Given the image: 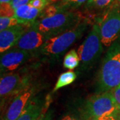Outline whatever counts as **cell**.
<instances>
[{"label": "cell", "mask_w": 120, "mask_h": 120, "mask_svg": "<svg viewBox=\"0 0 120 120\" xmlns=\"http://www.w3.org/2000/svg\"><path fill=\"white\" fill-rule=\"evenodd\" d=\"M120 85V38L109 46L97 78L98 93L111 91Z\"/></svg>", "instance_id": "6da1fadb"}, {"label": "cell", "mask_w": 120, "mask_h": 120, "mask_svg": "<svg viewBox=\"0 0 120 120\" xmlns=\"http://www.w3.org/2000/svg\"><path fill=\"white\" fill-rule=\"evenodd\" d=\"M82 20V15L79 12L69 10L38 19L35 23L47 39L72 29Z\"/></svg>", "instance_id": "7a4b0ae2"}, {"label": "cell", "mask_w": 120, "mask_h": 120, "mask_svg": "<svg viewBox=\"0 0 120 120\" xmlns=\"http://www.w3.org/2000/svg\"><path fill=\"white\" fill-rule=\"evenodd\" d=\"M87 26V21L82 20L72 29L48 38L35 53L39 56L48 57H56L63 54L69 47L82 38Z\"/></svg>", "instance_id": "3957f363"}, {"label": "cell", "mask_w": 120, "mask_h": 120, "mask_svg": "<svg viewBox=\"0 0 120 120\" xmlns=\"http://www.w3.org/2000/svg\"><path fill=\"white\" fill-rule=\"evenodd\" d=\"M120 112V107L117 105L112 91L98 93L86 101L83 112V120L117 116Z\"/></svg>", "instance_id": "277c9868"}, {"label": "cell", "mask_w": 120, "mask_h": 120, "mask_svg": "<svg viewBox=\"0 0 120 120\" xmlns=\"http://www.w3.org/2000/svg\"><path fill=\"white\" fill-rule=\"evenodd\" d=\"M102 52L103 43L100 29L98 24H95L77 50L82 70L91 68L98 61Z\"/></svg>", "instance_id": "5b68a950"}, {"label": "cell", "mask_w": 120, "mask_h": 120, "mask_svg": "<svg viewBox=\"0 0 120 120\" xmlns=\"http://www.w3.org/2000/svg\"><path fill=\"white\" fill-rule=\"evenodd\" d=\"M98 25L103 45L109 47L120 38V4L109 8Z\"/></svg>", "instance_id": "8992f818"}, {"label": "cell", "mask_w": 120, "mask_h": 120, "mask_svg": "<svg viewBox=\"0 0 120 120\" xmlns=\"http://www.w3.org/2000/svg\"><path fill=\"white\" fill-rule=\"evenodd\" d=\"M29 75L7 73L1 74L0 79V96L5 99L16 97L31 87Z\"/></svg>", "instance_id": "52a82bcc"}, {"label": "cell", "mask_w": 120, "mask_h": 120, "mask_svg": "<svg viewBox=\"0 0 120 120\" xmlns=\"http://www.w3.org/2000/svg\"><path fill=\"white\" fill-rule=\"evenodd\" d=\"M31 56V53L12 47L1 54V73H7L17 69L25 64Z\"/></svg>", "instance_id": "ba28073f"}, {"label": "cell", "mask_w": 120, "mask_h": 120, "mask_svg": "<svg viewBox=\"0 0 120 120\" xmlns=\"http://www.w3.org/2000/svg\"><path fill=\"white\" fill-rule=\"evenodd\" d=\"M46 40V37L39 31L34 23L26 30L14 47L31 53H35L43 45Z\"/></svg>", "instance_id": "9c48e42d"}, {"label": "cell", "mask_w": 120, "mask_h": 120, "mask_svg": "<svg viewBox=\"0 0 120 120\" xmlns=\"http://www.w3.org/2000/svg\"><path fill=\"white\" fill-rule=\"evenodd\" d=\"M35 89L30 87L13 98L9 105L3 120H16L25 110L27 104L34 95Z\"/></svg>", "instance_id": "30bf717a"}, {"label": "cell", "mask_w": 120, "mask_h": 120, "mask_svg": "<svg viewBox=\"0 0 120 120\" xmlns=\"http://www.w3.org/2000/svg\"><path fill=\"white\" fill-rule=\"evenodd\" d=\"M30 27L19 24L0 31L1 54L14 47L23 34Z\"/></svg>", "instance_id": "8fae6325"}, {"label": "cell", "mask_w": 120, "mask_h": 120, "mask_svg": "<svg viewBox=\"0 0 120 120\" xmlns=\"http://www.w3.org/2000/svg\"><path fill=\"white\" fill-rule=\"evenodd\" d=\"M41 11V10L28 4L16 9L15 17L20 21L22 24L30 27L38 19Z\"/></svg>", "instance_id": "7c38bea8"}, {"label": "cell", "mask_w": 120, "mask_h": 120, "mask_svg": "<svg viewBox=\"0 0 120 120\" xmlns=\"http://www.w3.org/2000/svg\"><path fill=\"white\" fill-rule=\"evenodd\" d=\"M45 111V103L44 104L38 99H31L16 120H37Z\"/></svg>", "instance_id": "4fadbf2b"}, {"label": "cell", "mask_w": 120, "mask_h": 120, "mask_svg": "<svg viewBox=\"0 0 120 120\" xmlns=\"http://www.w3.org/2000/svg\"><path fill=\"white\" fill-rule=\"evenodd\" d=\"M76 78L77 74L73 71H68L65 73H61L57 79V81L56 82L53 91L55 92L62 87L71 84L76 79Z\"/></svg>", "instance_id": "5bb4252c"}, {"label": "cell", "mask_w": 120, "mask_h": 120, "mask_svg": "<svg viewBox=\"0 0 120 120\" xmlns=\"http://www.w3.org/2000/svg\"><path fill=\"white\" fill-rule=\"evenodd\" d=\"M79 63L80 59L77 52L75 49H71L65 56L63 64L65 68L73 70L79 66Z\"/></svg>", "instance_id": "9a60e30c"}, {"label": "cell", "mask_w": 120, "mask_h": 120, "mask_svg": "<svg viewBox=\"0 0 120 120\" xmlns=\"http://www.w3.org/2000/svg\"><path fill=\"white\" fill-rule=\"evenodd\" d=\"M19 24H22V23L15 17H0V31Z\"/></svg>", "instance_id": "2e32d148"}, {"label": "cell", "mask_w": 120, "mask_h": 120, "mask_svg": "<svg viewBox=\"0 0 120 120\" xmlns=\"http://www.w3.org/2000/svg\"><path fill=\"white\" fill-rule=\"evenodd\" d=\"M113 0H88L87 6L90 8L101 9L109 7Z\"/></svg>", "instance_id": "e0dca14e"}, {"label": "cell", "mask_w": 120, "mask_h": 120, "mask_svg": "<svg viewBox=\"0 0 120 120\" xmlns=\"http://www.w3.org/2000/svg\"><path fill=\"white\" fill-rule=\"evenodd\" d=\"M0 15L1 17H13L15 15V10L13 9L11 3L0 4Z\"/></svg>", "instance_id": "ac0fdd59"}, {"label": "cell", "mask_w": 120, "mask_h": 120, "mask_svg": "<svg viewBox=\"0 0 120 120\" xmlns=\"http://www.w3.org/2000/svg\"><path fill=\"white\" fill-rule=\"evenodd\" d=\"M87 1L88 0H66L60 3H62L69 10H73Z\"/></svg>", "instance_id": "d6986e66"}, {"label": "cell", "mask_w": 120, "mask_h": 120, "mask_svg": "<svg viewBox=\"0 0 120 120\" xmlns=\"http://www.w3.org/2000/svg\"><path fill=\"white\" fill-rule=\"evenodd\" d=\"M29 4L35 8L43 11L47 6L50 4L49 0H31Z\"/></svg>", "instance_id": "ffe728a7"}, {"label": "cell", "mask_w": 120, "mask_h": 120, "mask_svg": "<svg viewBox=\"0 0 120 120\" xmlns=\"http://www.w3.org/2000/svg\"><path fill=\"white\" fill-rule=\"evenodd\" d=\"M111 91H112V95L115 99L117 105H118V107H120V85L116 87L115 89H113Z\"/></svg>", "instance_id": "44dd1931"}, {"label": "cell", "mask_w": 120, "mask_h": 120, "mask_svg": "<svg viewBox=\"0 0 120 120\" xmlns=\"http://www.w3.org/2000/svg\"><path fill=\"white\" fill-rule=\"evenodd\" d=\"M30 1L31 0H12V1L11 2V4L13 9L15 10L16 9L22 5L28 4Z\"/></svg>", "instance_id": "7402d4cb"}, {"label": "cell", "mask_w": 120, "mask_h": 120, "mask_svg": "<svg viewBox=\"0 0 120 120\" xmlns=\"http://www.w3.org/2000/svg\"><path fill=\"white\" fill-rule=\"evenodd\" d=\"M83 120H117V116H111L102 117H95V118H90Z\"/></svg>", "instance_id": "603a6c76"}, {"label": "cell", "mask_w": 120, "mask_h": 120, "mask_svg": "<svg viewBox=\"0 0 120 120\" xmlns=\"http://www.w3.org/2000/svg\"><path fill=\"white\" fill-rule=\"evenodd\" d=\"M61 120H78L77 119H76L74 116H71V115H69V114H67L64 116Z\"/></svg>", "instance_id": "cb8c5ba5"}, {"label": "cell", "mask_w": 120, "mask_h": 120, "mask_svg": "<svg viewBox=\"0 0 120 120\" xmlns=\"http://www.w3.org/2000/svg\"><path fill=\"white\" fill-rule=\"evenodd\" d=\"M66 0H49L50 4H56V3H60V2H63Z\"/></svg>", "instance_id": "d4e9b609"}, {"label": "cell", "mask_w": 120, "mask_h": 120, "mask_svg": "<svg viewBox=\"0 0 120 120\" xmlns=\"http://www.w3.org/2000/svg\"><path fill=\"white\" fill-rule=\"evenodd\" d=\"M12 0H0V4L3 3H11Z\"/></svg>", "instance_id": "484cf974"}, {"label": "cell", "mask_w": 120, "mask_h": 120, "mask_svg": "<svg viewBox=\"0 0 120 120\" xmlns=\"http://www.w3.org/2000/svg\"><path fill=\"white\" fill-rule=\"evenodd\" d=\"M45 115H46V114H45V112H44V113H43V114L40 116V117H39L37 120H43V119H44V117H45Z\"/></svg>", "instance_id": "4316f807"}, {"label": "cell", "mask_w": 120, "mask_h": 120, "mask_svg": "<svg viewBox=\"0 0 120 120\" xmlns=\"http://www.w3.org/2000/svg\"><path fill=\"white\" fill-rule=\"evenodd\" d=\"M117 1L118 2V4H120V0H117Z\"/></svg>", "instance_id": "83f0119b"}]
</instances>
